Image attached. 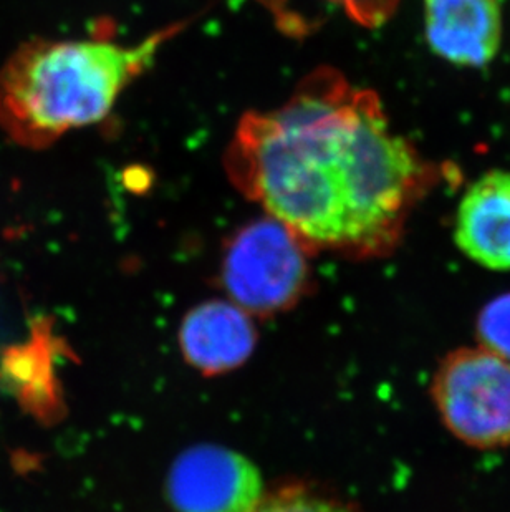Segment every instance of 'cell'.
<instances>
[{
    "instance_id": "obj_1",
    "label": "cell",
    "mask_w": 510,
    "mask_h": 512,
    "mask_svg": "<svg viewBox=\"0 0 510 512\" xmlns=\"http://www.w3.org/2000/svg\"><path fill=\"white\" fill-rule=\"evenodd\" d=\"M232 181L299 239L388 246L438 170L391 130L380 98L318 68L280 108L242 116Z\"/></svg>"
},
{
    "instance_id": "obj_2",
    "label": "cell",
    "mask_w": 510,
    "mask_h": 512,
    "mask_svg": "<svg viewBox=\"0 0 510 512\" xmlns=\"http://www.w3.org/2000/svg\"><path fill=\"white\" fill-rule=\"evenodd\" d=\"M179 29L131 47L103 40L27 42L0 70V130L17 145L44 150L68 131L102 121Z\"/></svg>"
},
{
    "instance_id": "obj_3",
    "label": "cell",
    "mask_w": 510,
    "mask_h": 512,
    "mask_svg": "<svg viewBox=\"0 0 510 512\" xmlns=\"http://www.w3.org/2000/svg\"><path fill=\"white\" fill-rule=\"evenodd\" d=\"M433 398L444 425L477 450L510 446V362L484 347L459 348L439 365Z\"/></svg>"
},
{
    "instance_id": "obj_4",
    "label": "cell",
    "mask_w": 510,
    "mask_h": 512,
    "mask_svg": "<svg viewBox=\"0 0 510 512\" xmlns=\"http://www.w3.org/2000/svg\"><path fill=\"white\" fill-rule=\"evenodd\" d=\"M299 237L275 218L242 229L227 251L224 279L232 299L247 310L270 312L295 299L305 279Z\"/></svg>"
},
{
    "instance_id": "obj_5",
    "label": "cell",
    "mask_w": 510,
    "mask_h": 512,
    "mask_svg": "<svg viewBox=\"0 0 510 512\" xmlns=\"http://www.w3.org/2000/svg\"><path fill=\"white\" fill-rule=\"evenodd\" d=\"M168 496L178 512H254L262 503V478L236 451L196 446L171 466Z\"/></svg>"
},
{
    "instance_id": "obj_6",
    "label": "cell",
    "mask_w": 510,
    "mask_h": 512,
    "mask_svg": "<svg viewBox=\"0 0 510 512\" xmlns=\"http://www.w3.org/2000/svg\"><path fill=\"white\" fill-rule=\"evenodd\" d=\"M429 49L459 67H486L502 42L501 0H423Z\"/></svg>"
},
{
    "instance_id": "obj_7",
    "label": "cell",
    "mask_w": 510,
    "mask_h": 512,
    "mask_svg": "<svg viewBox=\"0 0 510 512\" xmlns=\"http://www.w3.org/2000/svg\"><path fill=\"white\" fill-rule=\"evenodd\" d=\"M454 241L479 266L510 271L509 171H489L467 188L456 214Z\"/></svg>"
},
{
    "instance_id": "obj_8",
    "label": "cell",
    "mask_w": 510,
    "mask_h": 512,
    "mask_svg": "<svg viewBox=\"0 0 510 512\" xmlns=\"http://www.w3.org/2000/svg\"><path fill=\"white\" fill-rule=\"evenodd\" d=\"M181 347L194 367L204 372H226L246 362L255 345L251 320L236 305L207 302L186 317Z\"/></svg>"
},
{
    "instance_id": "obj_9",
    "label": "cell",
    "mask_w": 510,
    "mask_h": 512,
    "mask_svg": "<svg viewBox=\"0 0 510 512\" xmlns=\"http://www.w3.org/2000/svg\"><path fill=\"white\" fill-rule=\"evenodd\" d=\"M476 329L481 347L510 362V292L484 305Z\"/></svg>"
},
{
    "instance_id": "obj_10",
    "label": "cell",
    "mask_w": 510,
    "mask_h": 512,
    "mask_svg": "<svg viewBox=\"0 0 510 512\" xmlns=\"http://www.w3.org/2000/svg\"><path fill=\"white\" fill-rule=\"evenodd\" d=\"M254 512H348L337 504L328 503L305 493H284L262 501Z\"/></svg>"
},
{
    "instance_id": "obj_11",
    "label": "cell",
    "mask_w": 510,
    "mask_h": 512,
    "mask_svg": "<svg viewBox=\"0 0 510 512\" xmlns=\"http://www.w3.org/2000/svg\"><path fill=\"white\" fill-rule=\"evenodd\" d=\"M343 5L352 19L368 27L385 24L400 0H333Z\"/></svg>"
}]
</instances>
